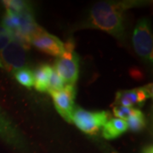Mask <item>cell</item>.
<instances>
[{
    "label": "cell",
    "mask_w": 153,
    "mask_h": 153,
    "mask_svg": "<svg viewBox=\"0 0 153 153\" xmlns=\"http://www.w3.org/2000/svg\"><path fill=\"white\" fill-rule=\"evenodd\" d=\"M144 4L142 1H103L91 9L86 27L95 28L120 38L124 32V13L126 10Z\"/></svg>",
    "instance_id": "6da1fadb"
},
{
    "label": "cell",
    "mask_w": 153,
    "mask_h": 153,
    "mask_svg": "<svg viewBox=\"0 0 153 153\" xmlns=\"http://www.w3.org/2000/svg\"><path fill=\"white\" fill-rule=\"evenodd\" d=\"M65 52L55 62V70L65 83L74 85L79 76V56L74 50V43L67 41Z\"/></svg>",
    "instance_id": "7a4b0ae2"
},
{
    "label": "cell",
    "mask_w": 153,
    "mask_h": 153,
    "mask_svg": "<svg viewBox=\"0 0 153 153\" xmlns=\"http://www.w3.org/2000/svg\"><path fill=\"white\" fill-rule=\"evenodd\" d=\"M107 111H88L80 107H76L72 113V122L83 133L94 134L103 128L109 120Z\"/></svg>",
    "instance_id": "3957f363"
},
{
    "label": "cell",
    "mask_w": 153,
    "mask_h": 153,
    "mask_svg": "<svg viewBox=\"0 0 153 153\" xmlns=\"http://www.w3.org/2000/svg\"><path fill=\"white\" fill-rule=\"evenodd\" d=\"M133 45L137 55L143 60L152 62L153 38L147 19H140L133 33Z\"/></svg>",
    "instance_id": "277c9868"
},
{
    "label": "cell",
    "mask_w": 153,
    "mask_h": 153,
    "mask_svg": "<svg viewBox=\"0 0 153 153\" xmlns=\"http://www.w3.org/2000/svg\"><path fill=\"white\" fill-rule=\"evenodd\" d=\"M30 44H33L42 52L52 56L60 57L65 52V45L55 35L47 33L42 27L38 29L30 39Z\"/></svg>",
    "instance_id": "5b68a950"
},
{
    "label": "cell",
    "mask_w": 153,
    "mask_h": 153,
    "mask_svg": "<svg viewBox=\"0 0 153 153\" xmlns=\"http://www.w3.org/2000/svg\"><path fill=\"white\" fill-rule=\"evenodd\" d=\"M152 97V84H146V86L136 88L133 89L121 90L116 94L115 103L116 105H122L126 107L134 106L142 107L146 100Z\"/></svg>",
    "instance_id": "8992f818"
},
{
    "label": "cell",
    "mask_w": 153,
    "mask_h": 153,
    "mask_svg": "<svg viewBox=\"0 0 153 153\" xmlns=\"http://www.w3.org/2000/svg\"><path fill=\"white\" fill-rule=\"evenodd\" d=\"M55 109L59 114L68 123H72V113L75 109L74 99L76 96V90L74 85L66 84L60 91L51 92Z\"/></svg>",
    "instance_id": "52a82bcc"
},
{
    "label": "cell",
    "mask_w": 153,
    "mask_h": 153,
    "mask_svg": "<svg viewBox=\"0 0 153 153\" xmlns=\"http://www.w3.org/2000/svg\"><path fill=\"white\" fill-rule=\"evenodd\" d=\"M27 48L22 43L13 39L4 49L1 51V58L3 65L10 70L16 71L23 68L27 61Z\"/></svg>",
    "instance_id": "ba28073f"
},
{
    "label": "cell",
    "mask_w": 153,
    "mask_h": 153,
    "mask_svg": "<svg viewBox=\"0 0 153 153\" xmlns=\"http://www.w3.org/2000/svg\"><path fill=\"white\" fill-rule=\"evenodd\" d=\"M128 130V126L124 120L120 118H111L103 127L102 135L106 140H114Z\"/></svg>",
    "instance_id": "9c48e42d"
},
{
    "label": "cell",
    "mask_w": 153,
    "mask_h": 153,
    "mask_svg": "<svg viewBox=\"0 0 153 153\" xmlns=\"http://www.w3.org/2000/svg\"><path fill=\"white\" fill-rule=\"evenodd\" d=\"M53 68L48 65H41L33 72L34 75V87L41 92L44 93L48 91L49 82Z\"/></svg>",
    "instance_id": "30bf717a"
},
{
    "label": "cell",
    "mask_w": 153,
    "mask_h": 153,
    "mask_svg": "<svg viewBox=\"0 0 153 153\" xmlns=\"http://www.w3.org/2000/svg\"><path fill=\"white\" fill-rule=\"evenodd\" d=\"M125 122L128 128H129L132 132H139L142 130L146 123V117L140 109L135 110V111Z\"/></svg>",
    "instance_id": "8fae6325"
},
{
    "label": "cell",
    "mask_w": 153,
    "mask_h": 153,
    "mask_svg": "<svg viewBox=\"0 0 153 153\" xmlns=\"http://www.w3.org/2000/svg\"><path fill=\"white\" fill-rule=\"evenodd\" d=\"M14 75L18 82H20L24 87L30 88L34 86V75L30 69L23 67L15 71Z\"/></svg>",
    "instance_id": "7c38bea8"
},
{
    "label": "cell",
    "mask_w": 153,
    "mask_h": 153,
    "mask_svg": "<svg viewBox=\"0 0 153 153\" xmlns=\"http://www.w3.org/2000/svg\"><path fill=\"white\" fill-rule=\"evenodd\" d=\"M3 25L12 33L16 32L21 25V16L6 10L5 16L3 20Z\"/></svg>",
    "instance_id": "4fadbf2b"
},
{
    "label": "cell",
    "mask_w": 153,
    "mask_h": 153,
    "mask_svg": "<svg viewBox=\"0 0 153 153\" xmlns=\"http://www.w3.org/2000/svg\"><path fill=\"white\" fill-rule=\"evenodd\" d=\"M3 3L6 6L7 10H10L13 13H16V14H21L22 12L30 9L29 4L25 1L8 0V1H3Z\"/></svg>",
    "instance_id": "5bb4252c"
},
{
    "label": "cell",
    "mask_w": 153,
    "mask_h": 153,
    "mask_svg": "<svg viewBox=\"0 0 153 153\" xmlns=\"http://www.w3.org/2000/svg\"><path fill=\"white\" fill-rule=\"evenodd\" d=\"M65 82L61 79L58 73L53 69L52 70V73H51V76L49 79V87H48V93H51V92H57L61 90L63 88L65 87Z\"/></svg>",
    "instance_id": "9a60e30c"
},
{
    "label": "cell",
    "mask_w": 153,
    "mask_h": 153,
    "mask_svg": "<svg viewBox=\"0 0 153 153\" xmlns=\"http://www.w3.org/2000/svg\"><path fill=\"white\" fill-rule=\"evenodd\" d=\"M14 39L13 33L0 24V52Z\"/></svg>",
    "instance_id": "2e32d148"
},
{
    "label": "cell",
    "mask_w": 153,
    "mask_h": 153,
    "mask_svg": "<svg viewBox=\"0 0 153 153\" xmlns=\"http://www.w3.org/2000/svg\"><path fill=\"white\" fill-rule=\"evenodd\" d=\"M137 108H131V107H126L122 105H115L113 107V114L116 116L117 118H120L126 121L131 116Z\"/></svg>",
    "instance_id": "e0dca14e"
},
{
    "label": "cell",
    "mask_w": 153,
    "mask_h": 153,
    "mask_svg": "<svg viewBox=\"0 0 153 153\" xmlns=\"http://www.w3.org/2000/svg\"><path fill=\"white\" fill-rule=\"evenodd\" d=\"M142 153H153L152 146H147L144 147Z\"/></svg>",
    "instance_id": "ac0fdd59"
},
{
    "label": "cell",
    "mask_w": 153,
    "mask_h": 153,
    "mask_svg": "<svg viewBox=\"0 0 153 153\" xmlns=\"http://www.w3.org/2000/svg\"><path fill=\"white\" fill-rule=\"evenodd\" d=\"M0 67H1V68L4 67V65H3V63H2V61H1V60H0Z\"/></svg>",
    "instance_id": "d6986e66"
},
{
    "label": "cell",
    "mask_w": 153,
    "mask_h": 153,
    "mask_svg": "<svg viewBox=\"0 0 153 153\" xmlns=\"http://www.w3.org/2000/svg\"><path fill=\"white\" fill-rule=\"evenodd\" d=\"M114 153H115V152H114Z\"/></svg>",
    "instance_id": "ffe728a7"
}]
</instances>
